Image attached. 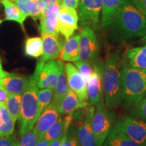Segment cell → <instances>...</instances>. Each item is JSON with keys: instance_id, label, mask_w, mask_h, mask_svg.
Listing matches in <instances>:
<instances>
[{"instance_id": "6da1fadb", "label": "cell", "mask_w": 146, "mask_h": 146, "mask_svg": "<svg viewBox=\"0 0 146 146\" xmlns=\"http://www.w3.org/2000/svg\"><path fill=\"white\" fill-rule=\"evenodd\" d=\"M110 39L120 43L146 35V16L131 0H123L108 27Z\"/></svg>"}, {"instance_id": "7a4b0ae2", "label": "cell", "mask_w": 146, "mask_h": 146, "mask_svg": "<svg viewBox=\"0 0 146 146\" xmlns=\"http://www.w3.org/2000/svg\"><path fill=\"white\" fill-rule=\"evenodd\" d=\"M122 56L120 49L107 55L104 63L103 88L104 101L108 108L114 110L122 104L120 95V71Z\"/></svg>"}, {"instance_id": "3957f363", "label": "cell", "mask_w": 146, "mask_h": 146, "mask_svg": "<svg viewBox=\"0 0 146 146\" xmlns=\"http://www.w3.org/2000/svg\"><path fill=\"white\" fill-rule=\"evenodd\" d=\"M44 62L41 60L36 64L34 73L31 76V83L27 90L22 95L21 111L18 118L20 125V135L22 137L35 127L40 114L37 99V80Z\"/></svg>"}, {"instance_id": "277c9868", "label": "cell", "mask_w": 146, "mask_h": 146, "mask_svg": "<svg viewBox=\"0 0 146 146\" xmlns=\"http://www.w3.org/2000/svg\"><path fill=\"white\" fill-rule=\"evenodd\" d=\"M122 103L132 107L146 97V70L124 66L120 71Z\"/></svg>"}, {"instance_id": "5b68a950", "label": "cell", "mask_w": 146, "mask_h": 146, "mask_svg": "<svg viewBox=\"0 0 146 146\" xmlns=\"http://www.w3.org/2000/svg\"><path fill=\"white\" fill-rule=\"evenodd\" d=\"M96 106V110H95L91 121V127L97 146H102L114 127V115L112 110L108 108L106 106L104 98Z\"/></svg>"}, {"instance_id": "8992f818", "label": "cell", "mask_w": 146, "mask_h": 146, "mask_svg": "<svg viewBox=\"0 0 146 146\" xmlns=\"http://www.w3.org/2000/svg\"><path fill=\"white\" fill-rule=\"evenodd\" d=\"M102 0H79L78 21L82 27L98 29L101 19Z\"/></svg>"}, {"instance_id": "52a82bcc", "label": "cell", "mask_w": 146, "mask_h": 146, "mask_svg": "<svg viewBox=\"0 0 146 146\" xmlns=\"http://www.w3.org/2000/svg\"><path fill=\"white\" fill-rule=\"evenodd\" d=\"M114 127L141 145H146V122L141 118L125 116L116 121Z\"/></svg>"}, {"instance_id": "ba28073f", "label": "cell", "mask_w": 146, "mask_h": 146, "mask_svg": "<svg viewBox=\"0 0 146 146\" xmlns=\"http://www.w3.org/2000/svg\"><path fill=\"white\" fill-rule=\"evenodd\" d=\"M100 52V45L94 30L83 27L80 34L79 60L94 62L98 58Z\"/></svg>"}, {"instance_id": "9c48e42d", "label": "cell", "mask_w": 146, "mask_h": 146, "mask_svg": "<svg viewBox=\"0 0 146 146\" xmlns=\"http://www.w3.org/2000/svg\"><path fill=\"white\" fill-rule=\"evenodd\" d=\"M94 72L87 81V94L91 106H96L103 98L104 62L97 59L93 62Z\"/></svg>"}, {"instance_id": "30bf717a", "label": "cell", "mask_w": 146, "mask_h": 146, "mask_svg": "<svg viewBox=\"0 0 146 146\" xmlns=\"http://www.w3.org/2000/svg\"><path fill=\"white\" fill-rule=\"evenodd\" d=\"M65 72L67 81L73 92L82 102H87L89 100L87 94V82L78 68L73 64H65Z\"/></svg>"}, {"instance_id": "8fae6325", "label": "cell", "mask_w": 146, "mask_h": 146, "mask_svg": "<svg viewBox=\"0 0 146 146\" xmlns=\"http://www.w3.org/2000/svg\"><path fill=\"white\" fill-rule=\"evenodd\" d=\"M78 15L76 9L61 5L58 16V27L59 33L68 39L78 28Z\"/></svg>"}, {"instance_id": "7c38bea8", "label": "cell", "mask_w": 146, "mask_h": 146, "mask_svg": "<svg viewBox=\"0 0 146 146\" xmlns=\"http://www.w3.org/2000/svg\"><path fill=\"white\" fill-rule=\"evenodd\" d=\"M31 76H27L10 73L8 76L0 78V87L4 89L9 95H21L27 90L31 83Z\"/></svg>"}, {"instance_id": "4fadbf2b", "label": "cell", "mask_w": 146, "mask_h": 146, "mask_svg": "<svg viewBox=\"0 0 146 146\" xmlns=\"http://www.w3.org/2000/svg\"><path fill=\"white\" fill-rule=\"evenodd\" d=\"M59 74V64L58 61L50 60L43 65L37 80L39 89L50 88L54 89Z\"/></svg>"}, {"instance_id": "5bb4252c", "label": "cell", "mask_w": 146, "mask_h": 146, "mask_svg": "<svg viewBox=\"0 0 146 146\" xmlns=\"http://www.w3.org/2000/svg\"><path fill=\"white\" fill-rule=\"evenodd\" d=\"M94 112V106H91L87 110L83 122L78 128L77 137L79 146H97L96 138L91 127V121Z\"/></svg>"}, {"instance_id": "9a60e30c", "label": "cell", "mask_w": 146, "mask_h": 146, "mask_svg": "<svg viewBox=\"0 0 146 146\" xmlns=\"http://www.w3.org/2000/svg\"><path fill=\"white\" fill-rule=\"evenodd\" d=\"M62 5V0H58L50 7L47 12L40 19V30L54 35L58 36V22L60 9Z\"/></svg>"}, {"instance_id": "2e32d148", "label": "cell", "mask_w": 146, "mask_h": 146, "mask_svg": "<svg viewBox=\"0 0 146 146\" xmlns=\"http://www.w3.org/2000/svg\"><path fill=\"white\" fill-rule=\"evenodd\" d=\"M60 115L58 108L50 104L42 112L34 127L38 135L39 140L45 138L47 132L56 121Z\"/></svg>"}, {"instance_id": "e0dca14e", "label": "cell", "mask_w": 146, "mask_h": 146, "mask_svg": "<svg viewBox=\"0 0 146 146\" xmlns=\"http://www.w3.org/2000/svg\"><path fill=\"white\" fill-rule=\"evenodd\" d=\"M41 39L43 40V57L42 61L44 62L54 60L59 57L63 45L58 39V36L41 32Z\"/></svg>"}, {"instance_id": "ac0fdd59", "label": "cell", "mask_w": 146, "mask_h": 146, "mask_svg": "<svg viewBox=\"0 0 146 146\" xmlns=\"http://www.w3.org/2000/svg\"><path fill=\"white\" fill-rule=\"evenodd\" d=\"M142 70H146V45L129 47L122 57V64Z\"/></svg>"}, {"instance_id": "d6986e66", "label": "cell", "mask_w": 146, "mask_h": 146, "mask_svg": "<svg viewBox=\"0 0 146 146\" xmlns=\"http://www.w3.org/2000/svg\"><path fill=\"white\" fill-rule=\"evenodd\" d=\"M59 64V74L57 83L54 89V98L51 102L50 105L58 108L67 94L70 90L66 75L65 72V64L62 60H58Z\"/></svg>"}, {"instance_id": "ffe728a7", "label": "cell", "mask_w": 146, "mask_h": 146, "mask_svg": "<svg viewBox=\"0 0 146 146\" xmlns=\"http://www.w3.org/2000/svg\"><path fill=\"white\" fill-rule=\"evenodd\" d=\"M73 113L67 114L64 116V114H60L56 121L53 124L50 128L45 136V139L52 141L55 139L64 136L68 128L70 127V123L72 120Z\"/></svg>"}, {"instance_id": "44dd1931", "label": "cell", "mask_w": 146, "mask_h": 146, "mask_svg": "<svg viewBox=\"0 0 146 146\" xmlns=\"http://www.w3.org/2000/svg\"><path fill=\"white\" fill-rule=\"evenodd\" d=\"M80 35L73 36L65 41L59 56L62 61L74 62L79 60Z\"/></svg>"}, {"instance_id": "7402d4cb", "label": "cell", "mask_w": 146, "mask_h": 146, "mask_svg": "<svg viewBox=\"0 0 146 146\" xmlns=\"http://www.w3.org/2000/svg\"><path fill=\"white\" fill-rule=\"evenodd\" d=\"M87 104L88 102H82L78 99V96L70 89L58 107V110L60 114H70L74 112L76 110L86 107Z\"/></svg>"}, {"instance_id": "603a6c76", "label": "cell", "mask_w": 146, "mask_h": 146, "mask_svg": "<svg viewBox=\"0 0 146 146\" xmlns=\"http://www.w3.org/2000/svg\"><path fill=\"white\" fill-rule=\"evenodd\" d=\"M102 146H142L114 127Z\"/></svg>"}, {"instance_id": "cb8c5ba5", "label": "cell", "mask_w": 146, "mask_h": 146, "mask_svg": "<svg viewBox=\"0 0 146 146\" xmlns=\"http://www.w3.org/2000/svg\"><path fill=\"white\" fill-rule=\"evenodd\" d=\"M123 0H102V7L100 19V27L108 29L115 12Z\"/></svg>"}, {"instance_id": "d4e9b609", "label": "cell", "mask_w": 146, "mask_h": 146, "mask_svg": "<svg viewBox=\"0 0 146 146\" xmlns=\"http://www.w3.org/2000/svg\"><path fill=\"white\" fill-rule=\"evenodd\" d=\"M16 120L7 110L5 106L0 104V137L13 135Z\"/></svg>"}, {"instance_id": "484cf974", "label": "cell", "mask_w": 146, "mask_h": 146, "mask_svg": "<svg viewBox=\"0 0 146 146\" xmlns=\"http://www.w3.org/2000/svg\"><path fill=\"white\" fill-rule=\"evenodd\" d=\"M0 3L4 8L6 21H13L17 22L23 27L24 22L26 18L13 1L10 0H1Z\"/></svg>"}, {"instance_id": "4316f807", "label": "cell", "mask_w": 146, "mask_h": 146, "mask_svg": "<svg viewBox=\"0 0 146 146\" xmlns=\"http://www.w3.org/2000/svg\"><path fill=\"white\" fill-rule=\"evenodd\" d=\"M25 52L27 56L33 58H39L43 55V40L41 37H29L26 40Z\"/></svg>"}, {"instance_id": "83f0119b", "label": "cell", "mask_w": 146, "mask_h": 146, "mask_svg": "<svg viewBox=\"0 0 146 146\" xmlns=\"http://www.w3.org/2000/svg\"><path fill=\"white\" fill-rule=\"evenodd\" d=\"M21 95H9L5 104L7 110L16 120H18L21 115Z\"/></svg>"}, {"instance_id": "f1b7e54d", "label": "cell", "mask_w": 146, "mask_h": 146, "mask_svg": "<svg viewBox=\"0 0 146 146\" xmlns=\"http://www.w3.org/2000/svg\"><path fill=\"white\" fill-rule=\"evenodd\" d=\"M53 96H54V89L50 88L39 89L37 92V99L40 115L50 104L53 99Z\"/></svg>"}, {"instance_id": "f546056e", "label": "cell", "mask_w": 146, "mask_h": 146, "mask_svg": "<svg viewBox=\"0 0 146 146\" xmlns=\"http://www.w3.org/2000/svg\"><path fill=\"white\" fill-rule=\"evenodd\" d=\"M78 128L75 126L69 127L60 146H79L77 137Z\"/></svg>"}, {"instance_id": "4dcf8cb0", "label": "cell", "mask_w": 146, "mask_h": 146, "mask_svg": "<svg viewBox=\"0 0 146 146\" xmlns=\"http://www.w3.org/2000/svg\"><path fill=\"white\" fill-rule=\"evenodd\" d=\"M73 62H74V65L78 68L79 72L81 73L82 75L86 80V81H88L89 77L94 72V67L92 65L93 62L81 60H76Z\"/></svg>"}, {"instance_id": "1f68e13d", "label": "cell", "mask_w": 146, "mask_h": 146, "mask_svg": "<svg viewBox=\"0 0 146 146\" xmlns=\"http://www.w3.org/2000/svg\"><path fill=\"white\" fill-rule=\"evenodd\" d=\"M31 11L30 16L35 21L40 20L44 15V10L42 0H30Z\"/></svg>"}, {"instance_id": "d6a6232c", "label": "cell", "mask_w": 146, "mask_h": 146, "mask_svg": "<svg viewBox=\"0 0 146 146\" xmlns=\"http://www.w3.org/2000/svg\"><path fill=\"white\" fill-rule=\"evenodd\" d=\"M38 141V135L33 127L31 130L21 137L19 146H35Z\"/></svg>"}, {"instance_id": "836d02e7", "label": "cell", "mask_w": 146, "mask_h": 146, "mask_svg": "<svg viewBox=\"0 0 146 146\" xmlns=\"http://www.w3.org/2000/svg\"><path fill=\"white\" fill-rule=\"evenodd\" d=\"M131 108L133 114L142 120H146V97Z\"/></svg>"}, {"instance_id": "e575fe53", "label": "cell", "mask_w": 146, "mask_h": 146, "mask_svg": "<svg viewBox=\"0 0 146 146\" xmlns=\"http://www.w3.org/2000/svg\"><path fill=\"white\" fill-rule=\"evenodd\" d=\"M17 5L25 18L30 16L31 1L30 0H10Z\"/></svg>"}, {"instance_id": "d590c367", "label": "cell", "mask_w": 146, "mask_h": 146, "mask_svg": "<svg viewBox=\"0 0 146 146\" xmlns=\"http://www.w3.org/2000/svg\"><path fill=\"white\" fill-rule=\"evenodd\" d=\"M20 141L14 135L0 137V146H19Z\"/></svg>"}, {"instance_id": "8d00e7d4", "label": "cell", "mask_w": 146, "mask_h": 146, "mask_svg": "<svg viewBox=\"0 0 146 146\" xmlns=\"http://www.w3.org/2000/svg\"><path fill=\"white\" fill-rule=\"evenodd\" d=\"M131 1L146 16V0H131Z\"/></svg>"}, {"instance_id": "74e56055", "label": "cell", "mask_w": 146, "mask_h": 146, "mask_svg": "<svg viewBox=\"0 0 146 146\" xmlns=\"http://www.w3.org/2000/svg\"><path fill=\"white\" fill-rule=\"evenodd\" d=\"M79 0H62V5L64 6L76 9L78 6Z\"/></svg>"}, {"instance_id": "f35d334b", "label": "cell", "mask_w": 146, "mask_h": 146, "mask_svg": "<svg viewBox=\"0 0 146 146\" xmlns=\"http://www.w3.org/2000/svg\"><path fill=\"white\" fill-rule=\"evenodd\" d=\"M8 97V93L4 89H3L2 87H0V104L5 105Z\"/></svg>"}, {"instance_id": "ab89813d", "label": "cell", "mask_w": 146, "mask_h": 146, "mask_svg": "<svg viewBox=\"0 0 146 146\" xmlns=\"http://www.w3.org/2000/svg\"><path fill=\"white\" fill-rule=\"evenodd\" d=\"M57 1H58V0H42V3H43V10H44V14Z\"/></svg>"}, {"instance_id": "60d3db41", "label": "cell", "mask_w": 146, "mask_h": 146, "mask_svg": "<svg viewBox=\"0 0 146 146\" xmlns=\"http://www.w3.org/2000/svg\"><path fill=\"white\" fill-rule=\"evenodd\" d=\"M64 137V136L58 138V139H57L54 140V141H52V142H51V143L50 144V145L49 146H60L61 145L62 142V141H63Z\"/></svg>"}, {"instance_id": "b9f144b4", "label": "cell", "mask_w": 146, "mask_h": 146, "mask_svg": "<svg viewBox=\"0 0 146 146\" xmlns=\"http://www.w3.org/2000/svg\"><path fill=\"white\" fill-rule=\"evenodd\" d=\"M51 142L52 141H49V140H47L46 139L44 138L43 139L39 140L35 146H49L51 143Z\"/></svg>"}, {"instance_id": "7bdbcfd3", "label": "cell", "mask_w": 146, "mask_h": 146, "mask_svg": "<svg viewBox=\"0 0 146 146\" xmlns=\"http://www.w3.org/2000/svg\"><path fill=\"white\" fill-rule=\"evenodd\" d=\"M9 74H10V73L5 72V71L3 70L2 64H1V59H0V78L5 77V76H8Z\"/></svg>"}, {"instance_id": "ee69618b", "label": "cell", "mask_w": 146, "mask_h": 146, "mask_svg": "<svg viewBox=\"0 0 146 146\" xmlns=\"http://www.w3.org/2000/svg\"><path fill=\"white\" fill-rule=\"evenodd\" d=\"M141 41H143V43H144V44L146 45V35H145V36H142Z\"/></svg>"}, {"instance_id": "f6af8a7d", "label": "cell", "mask_w": 146, "mask_h": 146, "mask_svg": "<svg viewBox=\"0 0 146 146\" xmlns=\"http://www.w3.org/2000/svg\"><path fill=\"white\" fill-rule=\"evenodd\" d=\"M1 19H0V25H1Z\"/></svg>"}, {"instance_id": "bcb514c9", "label": "cell", "mask_w": 146, "mask_h": 146, "mask_svg": "<svg viewBox=\"0 0 146 146\" xmlns=\"http://www.w3.org/2000/svg\"><path fill=\"white\" fill-rule=\"evenodd\" d=\"M145 146H146V145H145Z\"/></svg>"}, {"instance_id": "7dc6e473", "label": "cell", "mask_w": 146, "mask_h": 146, "mask_svg": "<svg viewBox=\"0 0 146 146\" xmlns=\"http://www.w3.org/2000/svg\"><path fill=\"white\" fill-rule=\"evenodd\" d=\"M0 1H1V0H0Z\"/></svg>"}]
</instances>
